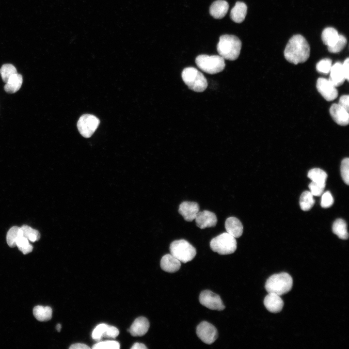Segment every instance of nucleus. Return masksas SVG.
<instances>
[{"mask_svg": "<svg viewBox=\"0 0 349 349\" xmlns=\"http://www.w3.org/2000/svg\"><path fill=\"white\" fill-rule=\"evenodd\" d=\"M310 53V46L305 38L300 34H296L288 41L284 50V56L289 63L297 64L306 62Z\"/></svg>", "mask_w": 349, "mask_h": 349, "instance_id": "obj_1", "label": "nucleus"}, {"mask_svg": "<svg viewBox=\"0 0 349 349\" xmlns=\"http://www.w3.org/2000/svg\"><path fill=\"white\" fill-rule=\"evenodd\" d=\"M241 48V42L233 35L224 34L220 37L217 49L224 59L234 61L238 57Z\"/></svg>", "mask_w": 349, "mask_h": 349, "instance_id": "obj_2", "label": "nucleus"}, {"mask_svg": "<svg viewBox=\"0 0 349 349\" xmlns=\"http://www.w3.org/2000/svg\"><path fill=\"white\" fill-rule=\"evenodd\" d=\"M292 286L291 276L287 273L282 272L270 276L266 281L265 287L268 293L281 296L288 292Z\"/></svg>", "mask_w": 349, "mask_h": 349, "instance_id": "obj_3", "label": "nucleus"}, {"mask_svg": "<svg viewBox=\"0 0 349 349\" xmlns=\"http://www.w3.org/2000/svg\"><path fill=\"white\" fill-rule=\"evenodd\" d=\"M182 78L189 88L196 92L204 91L207 86L206 79L196 68L189 67L183 69Z\"/></svg>", "mask_w": 349, "mask_h": 349, "instance_id": "obj_4", "label": "nucleus"}, {"mask_svg": "<svg viewBox=\"0 0 349 349\" xmlns=\"http://www.w3.org/2000/svg\"><path fill=\"white\" fill-rule=\"evenodd\" d=\"M195 63L199 68L210 74L221 72L225 66L224 59L220 55H200L196 58Z\"/></svg>", "mask_w": 349, "mask_h": 349, "instance_id": "obj_5", "label": "nucleus"}, {"mask_svg": "<svg viewBox=\"0 0 349 349\" xmlns=\"http://www.w3.org/2000/svg\"><path fill=\"white\" fill-rule=\"evenodd\" d=\"M236 238L227 232L223 233L211 239L210 247L211 250L220 254H233L237 249Z\"/></svg>", "mask_w": 349, "mask_h": 349, "instance_id": "obj_6", "label": "nucleus"}, {"mask_svg": "<svg viewBox=\"0 0 349 349\" xmlns=\"http://www.w3.org/2000/svg\"><path fill=\"white\" fill-rule=\"evenodd\" d=\"M170 251L172 255L184 263L191 261L196 254L195 248L183 239L173 241L170 245Z\"/></svg>", "mask_w": 349, "mask_h": 349, "instance_id": "obj_7", "label": "nucleus"}, {"mask_svg": "<svg viewBox=\"0 0 349 349\" xmlns=\"http://www.w3.org/2000/svg\"><path fill=\"white\" fill-rule=\"evenodd\" d=\"M100 121L95 115L86 114L81 115L77 123L80 134L85 138L90 137L97 129Z\"/></svg>", "mask_w": 349, "mask_h": 349, "instance_id": "obj_8", "label": "nucleus"}, {"mask_svg": "<svg viewBox=\"0 0 349 349\" xmlns=\"http://www.w3.org/2000/svg\"><path fill=\"white\" fill-rule=\"evenodd\" d=\"M199 300L202 305L211 310L221 311L225 307L220 296L209 290L201 292Z\"/></svg>", "mask_w": 349, "mask_h": 349, "instance_id": "obj_9", "label": "nucleus"}, {"mask_svg": "<svg viewBox=\"0 0 349 349\" xmlns=\"http://www.w3.org/2000/svg\"><path fill=\"white\" fill-rule=\"evenodd\" d=\"M196 334L204 343L211 344L218 338V331L214 326L207 321L201 322L196 328Z\"/></svg>", "mask_w": 349, "mask_h": 349, "instance_id": "obj_10", "label": "nucleus"}, {"mask_svg": "<svg viewBox=\"0 0 349 349\" xmlns=\"http://www.w3.org/2000/svg\"><path fill=\"white\" fill-rule=\"evenodd\" d=\"M316 87L318 92L328 101L334 100L338 96L336 87L329 79L323 78L318 79Z\"/></svg>", "mask_w": 349, "mask_h": 349, "instance_id": "obj_11", "label": "nucleus"}, {"mask_svg": "<svg viewBox=\"0 0 349 349\" xmlns=\"http://www.w3.org/2000/svg\"><path fill=\"white\" fill-rule=\"evenodd\" d=\"M194 220L196 225L201 229L214 227L217 222L215 213L208 210L199 211Z\"/></svg>", "mask_w": 349, "mask_h": 349, "instance_id": "obj_12", "label": "nucleus"}, {"mask_svg": "<svg viewBox=\"0 0 349 349\" xmlns=\"http://www.w3.org/2000/svg\"><path fill=\"white\" fill-rule=\"evenodd\" d=\"M199 211V206L195 202L184 201L179 206L178 212L185 220L191 222L194 220Z\"/></svg>", "mask_w": 349, "mask_h": 349, "instance_id": "obj_13", "label": "nucleus"}, {"mask_svg": "<svg viewBox=\"0 0 349 349\" xmlns=\"http://www.w3.org/2000/svg\"><path fill=\"white\" fill-rule=\"evenodd\" d=\"M330 113L334 122L339 125L345 126L349 124V111L338 104H332L330 108Z\"/></svg>", "mask_w": 349, "mask_h": 349, "instance_id": "obj_14", "label": "nucleus"}, {"mask_svg": "<svg viewBox=\"0 0 349 349\" xmlns=\"http://www.w3.org/2000/svg\"><path fill=\"white\" fill-rule=\"evenodd\" d=\"M149 325V321L146 317H140L134 320L127 331L133 336H142L148 332Z\"/></svg>", "mask_w": 349, "mask_h": 349, "instance_id": "obj_15", "label": "nucleus"}, {"mask_svg": "<svg viewBox=\"0 0 349 349\" xmlns=\"http://www.w3.org/2000/svg\"><path fill=\"white\" fill-rule=\"evenodd\" d=\"M264 304L269 311L277 313L282 310L284 301L280 296L272 293H268L264 299Z\"/></svg>", "mask_w": 349, "mask_h": 349, "instance_id": "obj_16", "label": "nucleus"}, {"mask_svg": "<svg viewBox=\"0 0 349 349\" xmlns=\"http://www.w3.org/2000/svg\"><path fill=\"white\" fill-rule=\"evenodd\" d=\"M225 228L227 233L235 238L240 237L243 233L242 224L238 218L235 217H230L226 220Z\"/></svg>", "mask_w": 349, "mask_h": 349, "instance_id": "obj_17", "label": "nucleus"}, {"mask_svg": "<svg viewBox=\"0 0 349 349\" xmlns=\"http://www.w3.org/2000/svg\"><path fill=\"white\" fill-rule=\"evenodd\" d=\"M181 267V262L170 254L162 256L160 260V267L164 271L174 273L178 270Z\"/></svg>", "mask_w": 349, "mask_h": 349, "instance_id": "obj_18", "label": "nucleus"}, {"mask_svg": "<svg viewBox=\"0 0 349 349\" xmlns=\"http://www.w3.org/2000/svg\"><path fill=\"white\" fill-rule=\"evenodd\" d=\"M329 73V79L336 87L342 85L346 80L342 63L340 62H336L332 65Z\"/></svg>", "mask_w": 349, "mask_h": 349, "instance_id": "obj_19", "label": "nucleus"}, {"mask_svg": "<svg viewBox=\"0 0 349 349\" xmlns=\"http://www.w3.org/2000/svg\"><path fill=\"white\" fill-rule=\"evenodd\" d=\"M229 9V5L224 0H217L213 2L209 9L211 16L215 19H221L227 14Z\"/></svg>", "mask_w": 349, "mask_h": 349, "instance_id": "obj_20", "label": "nucleus"}, {"mask_svg": "<svg viewBox=\"0 0 349 349\" xmlns=\"http://www.w3.org/2000/svg\"><path fill=\"white\" fill-rule=\"evenodd\" d=\"M247 12V6L243 2L238 1L231 10L230 17L236 23L243 22Z\"/></svg>", "mask_w": 349, "mask_h": 349, "instance_id": "obj_21", "label": "nucleus"}, {"mask_svg": "<svg viewBox=\"0 0 349 349\" xmlns=\"http://www.w3.org/2000/svg\"><path fill=\"white\" fill-rule=\"evenodd\" d=\"M23 78L21 74L16 73L10 77L4 87L5 91L8 93H15L21 87Z\"/></svg>", "mask_w": 349, "mask_h": 349, "instance_id": "obj_22", "label": "nucleus"}, {"mask_svg": "<svg viewBox=\"0 0 349 349\" xmlns=\"http://www.w3.org/2000/svg\"><path fill=\"white\" fill-rule=\"evenodd\" d=\"M339 34L337 31L333 27L325 28L321 34L323 43L328 47L333 46L337 41Z\"/></svg>", "mask_w": 349, "mask_h": 349, "instance_id": "obj_23", "label": "nucleus"}, {"mask_svg": "<svg viewBox=\"0 0 349 349\" xmlns=\"http://www.w3.org/2000/svg\"><path fill=\"white\" fill-rule=\"evenodd\" d=\"M33 314L35 318L40 321H46L51 319L52 310L50 307L37 305L33 309Z\"/></svg>", "mask_w": 349, "mask_h": 349, "instance_id": "obj_24", "label": "nucleus"}, {"mask_svg": "<svg viewBox=\"0 0 349 349\" xmlns=\"http://www.w3.org/2000/svg\"><path fill=\"white\" fill-rule=\"evenodd\" d=\"M333 232L339 238L342 239H347L349 234L346 222L342 219H337L333 222L332 227Z\"/></svg>", "mask_w": 349, "mask_h": 349, "instance_id": "obj_25", "label": "nucleus"}, {"mask_svg": "<svg viewBox=\"0 0 349 349\" xmlns=\"http://www.w3.org/2000/svg\"><path fill=\"white\" fill-rule=\"evenodd\" d=\"M307 176L312 181L326 186L327 174L323 170L319 168L312 169L308 172Z\"/></svg>", "mask_w": 349, "mask_h": 349, "instance_id": "obj_26", "label": "nucleus"}, {"mask_svg": "<svg viewBox=\"0 0 349 349\" xmlns=\"http://www.w3.org/2000/svg\"><path fill=\"white\" fill-rule=\"evenodd\" d=\"M313 195L310 191H304L300 198V206L301 210L308 211L311 209L315 204Z\"/></svg>", "mask_w": 349, "mask_h": 349, "instance_id": "obj_27", "label": "nucleus"}, {"mask_svg": "<svg viewBox=\"0 0 349 349\" xmlns=\"http://www.w3.org/2000/svg\"><path fill=\"white\" fill-rule=\"evenodd\" d=\"M22 236L21 227L16 226L11 227L8 231L6 236V241L9 246L11 248L16 247L17 239Z\"/></svg>", "mask_w": 349, "mask_h": 349, "instance_id": "obj_28", "label": "nucleus"}, {"mask_svg": "<svg viewBox=\"0 0 349 349\" xmlns=\"http://www.w3.org/2000/svg\"><path fill=\"white\" fill-rule=\"evenodd\" d=\"M20 227L23 236L26 238L29 241L34 242L39 240L40 234L38 231L27 225H23Z\"/></svg>", "mask_w": 349, "mask_h": 349, "instance_id": "obj_29", "label": "nucleus"}, {"mask_svg": "<svg viewBox=\"0 0 349 349\" xmlns=\"http://www.w3.org/2000/svg\"><path fill=\"white\" fill-rule=\"evenodd\" d=\"M16 246L24 254H27L32 251L33 247L29 240L24 236L19 237L16 241Z\"/></svg>", "mask_w": 349, "mask_h": 349, "instance_id": "obj_30", "label": "nucleus"}, {"mask_svg": "<svg viewBox=\"0 0 349 349\" xmlns=\"http://www.w3.org/2000/svg\"><path fill=\"white\" fill-rule=\"evenodd\" d=\"M17 73L16 68L12 64L6 63L2 65L0 69V74L3 81L7 82L13 75Z\"/></svg>", "mask_w": 349, "mask_h": 349, "instance_id": "obj_31", "label": "nucleus"}, {"mask_svg": "<svg viewBox=\"0 0 349 349\" xmlns=\"http://www.w3.org/2000/svg\"><path fill=\"white\" fill-rule=\"evenodd\" d=\"M120 345L118 342L113 340L99 342L94 345V349H119Z\"/></svg>", "mask_w": 349, "mask_h": 349, "instance_id": "obj_32", "label": "nucleus"}, {"mask_svg": "<svg viewBox=\"0 0 349 349\" xmlns=\"http://www.w3.org/2000/svg\"><path fill=\"white\" fill-rule=\"evenodd\" d=\"M331 60L325 58L319 61L316 65V69L320 73L327 74L330 72L332 66Z\"/></svg>", "mask_w": 349, "mask_h": 349, "instance_id": "obj_33", "label": "nucleus"}, {"mask_svg": "<svg viewBox=\"0 0 349 349\" xmlns=\"http://www.w3.org/2000/svg\"><path fill=\"white\" fill-rule=\"evenodd\" d=\"M347 43V40L346 38L344 35L339 34L337 41L333 46L328 47V50L331 53H338L343 49Z\"/></svg>", "mask_w": 349, "mask_h": 349, "instance_id": "obj_34", "label": "nucleus"}, {"mask_svg": "<svg viewBox=\"0 0 349 349\" xmlns=\"http://www.w3.org/2000/svg\"><path fill=\"white\" fill-rule=\"evenodd\" d=\"M341 174L344 182L349 184V159L346 158L344 159L341 164Z\"/></svg>", "mask_w": 349, "mask_h": 349, "instance_id": "obj_35", "label": "nucleus"}, {"mask_svg": "<svg viewBox=\"0 0 349 349\" xmlns=\"http://www.w3.org/2000/svg\"><path fill=\"white\" fill-rule=\"evenodd\" d=\"M108 326L109 325L105 323H101L97 325L92 332V338L95 340H100Z\"/></svg>", "mask_w": 349, "mask_h": 349, "instance_id": "obj_36", "label": "nucleus"}, {"mask_svg": "<svg viewBox=\"0 0 349 349\" xmlns=\"http://www.w3.org/2000/svg\"><path fill=\"white\" fill-rule=\"evenodd\" d=\"M322 194L320 202L321 207L326 208L331 206L333 204V198L331 192L327 191Z\"/></svg>", "mask_w": 349, "mask_h": 349, "instance_id": "obj_37", "label": "nucleus"}, {"mask_svg": "<svg viewBox=\"0 0 349 349\" xmlns=\"http://www.w3.org/2000/svg\"><path fill=\"white\" fill-rule=\"evenodd\" d=\"M310 192L313 196H319L323 193L325 185H322L312 181L309 184Z\"/></svg>", "mask_w": 349, "mask_h": 349, "instance_id": "obj_38", "label": "nucleus"}, {"mask_svg": "<svg viewBox=\"0 0 349 349\" xmlns=\"http://www.w3.org/2000/svg\"><path fill=\"white\" fill-rule=\"evenodd\" d=\"M119 333V331L116 327L109 325L103 336L114 338L118 335Z\"/></svg>", "mask_w": 349, "mask_h": 349, "instance_id": "obj_39", "label": "nucleus"}, {"mask_svg": "<svg viewBox=\"0 0 349 349\" xmlns=\"http://www.w3.org/2000/svg\"><path fill=\"white\" fill-rule=\"evenodd\" d=\"M341 107L345 109L347 111H349V96L348 95H342L339 100L338 103Z\"/></svg>", "mask_w": 349, "mask_h": 349, "instance_id": "obj_40", "label": "nucleus"}, {"mask_svg": "<svg viewBox=\"0 0 349 349\" xmlns=\"http://www.w3.org/2000/svg\"><path fill=\"white\" fill-rule=\"evenodd\" d=\"M349 58H347L342 63L343 70L345 74L346 79L348 81L349 78Z\"/></svg>", "mask_w": 349, "mask_h": 349, "instance_id": "obj_41", "label": "nucleus"}, {"mask_svg": "<svg viewBox=\"0 0 349 349\" xmlns=\"http://www.w3.org/2000/svg\"><path fill=\"white\" fill-rule=\"evenodd\" d=\"M70 349H89L90 348L87 345L83 343H75L72 344L69 348Z\"/></svg>", "mask_w": 349, "mask_h": 349, "instance_id": "obj_42", "label": "nucleus"}, {"mask_svg": "<svg viewBox=\"0 0 349 349\" xmlns=\"http://www.w3.org/2000/svg\"><path fill=\"white\" fill-rule=\"evenodd\" d=\"M147 348L143 343H135L131 348V349H146Z\"/></svg>", "mask_w": 349, "mask_h": 349, "instance_id": "obj_43", "label": "nucleus"}, {"mask_svg": "<svg viewBox=\"0 0 349 349\" xmlns=\"http://www.w3.org/2000/svg\"><path fill=\"white\" fill-rule=\"evenodd\" d=\"M61 328H62V326L60 324H57V325L56 326V328L58 332H60Z\"/></svg>", "mask_w": 349, "mask_h": 349, "instance_id": "obj_44", "label": "nucleus"}]
</instances>
